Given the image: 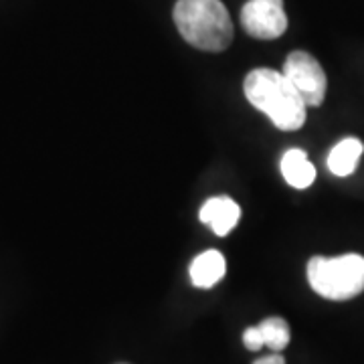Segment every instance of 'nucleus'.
<instances>
[{
	"instance_id": "obj_1",
	"label": "nucleus",
	"mask_w": 364,
	"mask_h": 364,
	"mask_svg": "<svg viewBox=\"0 0 364 364\" xmlns=\"http://www.w3.org/2000/svg\"><path fill=\"white\" fill-rule=\"evenodd\" d=\"M243 90L249 104L269 117L277 130L294 132L304 126L308 105L284 75V71L267 67L253 69L245 77Z\"/></svg>"
},
{
	"instance_id": "obj_2",
	"label": "nucleus",
	"mask_w": 364,
	"mask_h": 364,
	"mask_svg": "<svg viewBox=\"0 0 364 364\" xmlns=\"http://www.w3.org/2000/svg\"><path fill=\"white\" fill-rule=\"evenodd\" d=\"M174 23L184 41L200 51H225L233 41V21L221 0H178Z\"/></svg>"
},
{
	"instance_id": "obj_3",
	"label": "nucleus",
	"mask_w": 364,
	"mask_h": 364,
	"mask_svg": "<svg viewBox=\"0 0 364 364\" xmlns=\"http://www.w3.org/2000/svg\"><path fill=\"white\" fill-rule=\"evenodd\" d=\"M308 282L326 299L346 301L364 291V257L346 253L340 257H312L308 261Z\"/></svg>"
},
{
	"instance_id": "obj_4",
	"label": "nucleus",
	"mask_w": 364,
	"mask_h": 364,
	"mask_svg": "<svg viewBox=\"0 0 364 364\" xmlns=\"http://www.w3.org/2000/svg\"><path fill=\"white\" fill-rule=\"evenodd\" d=\"M284 75L298 90L306 105L318 107V105L324 104L328 79H326L324 69L318 63V59L312 57L310 53H289L286 63H284Z\"/></svg>"
},
{
	"instance_id": "obj_5",
	"label": "nucleus",
	"mask_w": 364,
	"mask_h": 364,
	"mask_svg": "<svg viewBox=\"0 0 364 364\" xmlns=\"http://www.w3.org/2000/svg\"><path fill=\"white\" fill-rule=\"evenodd\" d=\"M241 25L253 39L282 37L287 28L284 0H249L241 11Z\"/></svg>"
},
{
	"instance_id": "obj_6",
	"label": "nucleus",
	"mask_w": 364,
	"mask_h": 364,
	"mask_svg": "<svg viewBox=\"0 0 364 364\" xmlns=\"http://www.w3.org/2000/svg\"><path fill=\"white\" fill-rule=\"evenodd\" d=\"M200 223L208 225L215 235L225 237L235 229V225L241 219V207L229 196H213L203 205L198 213Z\"/></svg>"
},
{
	"instance_id": "obj_7",
	"label": "nucleus",
	"mask_w": 364,
	"mask_h": 364,
	"mask_svg": "<svg viewBox=\"0 0 364 364\" xmlns=\"http://www.w3.org/2000/svg\"><path fill=\"white\" fill-rule=\"evenodd\" d=\"M227 273V261L217 249H208L205 253L196 255L191 263V279L193 286L200 289L217 286Z\"/></svg>"
},
{
	"instance_id": "obj_8",
	"label": "nucleus",
	"mask_w": 364,
	"mask_h": 364,
	"mask_svg": "<svg viewBox=\"0 0 364 364\" xmlns=\"http://www.w3.org/2000/svg\"><path fill=\"white\" fill-rule=\"evenodd\" d=\"M282 174L289 186L294 188H308L316 181V168L308 160V154L299 148L287 150L282 158Z\"/></svg>"
},
{
	"instance_id": "obj_9",
	"label": "nucleus",
	"mask_w": 364,
	"mask_h": 364,
	"mask_svg": "<svg viewBox=\"0 0 364 364\" xmlns=\"http://www.w3.org/2000/svg\"><path fill=\"white\" fill-rule=\"evenodd\" d=\"M364 146L358 138H344L338 142L328 156V168L336 176H350L363 156Z\"/></svg>"
},
{
	"instance_id": "obj_10",
	"label": "nucleus",
	"mask_w": 364,
	"mask_h": 364,
	"mask_svg": "<svg viewBox=\"0 0 364 364\" xmlns=\"http://www.w3.org/2000/svg\"><path fill=\"white\" fill-rule=\"evenodd\" d=\"M261 336L265 346H269L273 352H282L289 344L291 340V332H289V324H287L284 318H265L259 324Z\"/></svg>"
},
{
	"instance_id": "obj_11",
	"label": "nucleus",
	"mask_w": 364,
	"mask_h": 364,
	"mask_svg": "<svg viewBox=\"0 0 364 364\" xmlns=\"http://www.w3.org/2000/svg\"><path fill=\"white\" fill-rule=\"evenodd\" d=\"M243 344H245V348H247V350H253V352L261 350V348L265 346L263 336H261L259 326H251V328L245 330V334H243Z\"/></svg>"
},
{
	"instance_id": "obj_12",
	"label": "nucleus",
	"mask_w": 364,
	"mask_h": 364,
	"mask_svg": "<svg viewBox=\"0 0 364 364\" xmlns=\"http://www.w3.org/2000/svg\"><path fill=\"white\" fill-rule=\"evenodd\" d=\"M253 364H286V360H284V356L282 354H269V356H263V358H259V360H255Z\"/></svg>"
}]
</instances>
